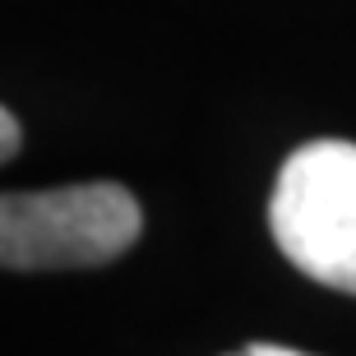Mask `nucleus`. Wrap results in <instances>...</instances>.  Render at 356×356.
Instances as JSON below:
<instances>
[{"label": "nucleus", "mask_w": 356, "mask_h": 356, "mask_svg": "<svg viewBox=\"0 0 356 356\" xmlns=\"http://www.w3.org/2000/svg\"><path fill=\"white\" fill-rule=\"evenodd\" d=\"M139 199L116 181L24 190L0 199V264L10 273L111 264L139 241Z\"/></svg>", "instance_id": "f257e3e1"}, {"label": "nucleus", "mask_w": 356, "mask_h": 356, "mask_svg": "<svg viewBox=\"0 0 356 356\" xmlns=\"http://www.w3.org/2000/svg\"><path fill=\"white\" fill-rule=\"evenodd\" d=\"M277 250L305 277L356 296V144L315 139L282 162L268 199Z\"/></svg>", "instance_id": "f03ea898"}, {"label": "nucleus", "mask_w": 356, "mask_h": 356, "mask_svg": "<svg viewBox=\"0 0 356 356\" xmlns=\"http://www.w3.org/2000/svg\"><path fill=\"white\" fill-rule=\"evenodd\" d=\"M19 144H24L19 116H14V111H0V153H5V158H14V153H19Z\"/></svg>", "instance_id": "7ed1b4c3"}, {"label": "nucleus", "mask_w": 356, "mask_h": 356, "mask_svg": "<svg viewBox=\"0 0 356 356\" xmlns=\"http://www.w3.org/2000/svg\"><path fill=\"white\" fill-rule=\"evenodd\" d=\"M232 356H305V352H291V347H277V343H250Z\"/></svg>", "instance_id": "20e7f679"}]
</instances>
